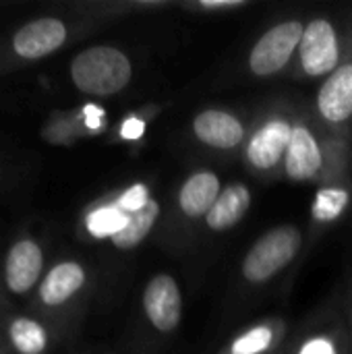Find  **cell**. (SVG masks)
I'll return each instance as SVG.
<instances>
[{
    "label": "cell",
    "mask_w": 352,
    "mask_h": 354,
    "mask_svg": "<svg viewBox=\"0 0 352 354\" xmlns=\"http://www.w3.org/2000/svg\"><path fill=\"white\" fill-rule=\"evenodd\" d=\"M133 66L124 52L112 46H93L77 54L71 62L75 87L89 95H112L127 87Z\"/></svg>",
    "instance_id": "cell-1"
},
{
    "label": "cell",
    "mask_w": 352,
    "mask_h": 354,
    "mask_svg": "<svg viewBox=\"0 0 352 354\" xmlns=\"http://www.w3.org/2000/svg\"><path fill=\"white\" fill-rule=\"evenodd\" d=\"M301 249V232L295 226H278L266 232L247 253L243 274L249 282H266L284 270Z\"/></svg>",
    "instance_id": "cell-2"
},
{
    "label": "cell",
    "mask_w": 352,
    "mask_h": 354,
    "mask_svg": "<svg viewBox=\"0 0 352 354\" xmlns=\"http://www.w3.org/2000/svg\"><path fill=\"white\" fill-rule=\"evenodd\" d=\"M305 27L301 21H284L259 37L249 56V66L257 77H268L282 71L295 50L301 46Z\"/></svg>",
    "instance_id": "cell-3"
},
{
    "label": "cell",
    "mask_w": 352,
    "mask_h": 354,
    "mask_svg": "<svg viewBox=\"0 0 352 354\" xmlns=\"http://www.w3.org/2000/svg\"><path fill=\"white\" fill-rule=\"evenodd\" d=\"M338 35L334 25L328 19H313L301 39V62L303 68L313 75L334 73L338 66Z\"/></svg>",
    "instance_id": "cell-4"
},
{
    "label": "cell",
    "mask_w": 352,
    "mask_h": 354,
    "mask_svg": "<svg viewBox=\"0 0 352 354\" xmlns=\"http://www.w3.org/2000/svg\"><path fill=\"white\" fill-rule=\"evenodd\" d=\"M143 307L151 326L160 332H172L180 324L183 299L172 276H154L143 292Z\"/></svg>",
    "instance_id": "cell-5"
},
{
    "label": "cell",
    "mask_w": 352,
    "mask_h": 354,
    "mask_svg": "<svg viewBox=\"0 0 352 354\" xmlns=\"http://www.w3.org/2000/svg\"><path fill=\"white\" fill-rule=\"evenodd\" d=\"M66 39V27L60 19L54 17H41L27 25H23L15 37L12 48L23 58H44L58 50Z\"/></svg>",
    "instance_id": "cell-6"
},
{
    "label": "cell",
    "mask_w": 352,
    "mask_h": 354,
    "mask_svg": "<svg viewBox=\"0 0 352 354\" xmlns=\"http://www.w3.org/2000/svg\"><path fill=\"white\" fill-rule=\"evenodd\" d=\"M293 137V127L284 118H274L266 122L249 141L247 145V158L255 168L268 170L280 162V158L286 153L288 143Z\"/></svg>",
    "instance_id": "cell-7"
},
{
    "label": "cell",
    "mask_w": 352,
    "mask_h": 354,
    "mask_svg": "<svg viewBox=\"0 0 352 354\" xmlns=\"http://www.w3.org/2000/svg\"><path fill=\"white\" fill-rule=\"evenodd\" d=\"M41 266H44V255L37 243L19 241L17 245H12V249L6 255V268H4L8 290L23 295L29 288H33V284L41 274Z\"/></svg>",
    "instance_id": "cell-8"
},
{
    "label": "cell",
    "mask_w": 352,
    "mask_h": 354,
    "mask_svg": "<svg viewBox=\"0 0 352 354\" xmlns=\"http://www.w3.org/2000/svg\"><path fill=\"white\" fill-rule=\"evenodd\" d=\"M193 131L199 141L218 149H232L241 145L245 129L241 120L222 110H205L195 116Z\"/></svg>",
    "instance_id": "cell-9"
},
{
    "label": "cell",
    "mask_w": 352,
    "mask_h": 354,
    "mask_svg": "<svg viewBox=\"0 0 352 354\" xmlns=\"http://www.w3.org/2000/svg\"><path fill=\"white\" fill-rule=\"evenodd\" d=\"M286 174L293 180H309L322 168V149L307 127H293V137L286 149Z\"/></svg>",
    "instance_id": "cell-10"
},
{
    "label": "cell",
    "mask_w": 352,
    "mask_h": 354,
    "mask_svg": "<svg viewBox=\"0 0 352 354\" xmlns=\"http://www.w3.org/2000/svg\"><path fill=\"white\" fill-rule=\"evenodd\" d=\"M319 112L332 120L342 122L352 116V64L338 66L319 89Z\"/></svg>",
    "instance_id": "cell-11"
},
{
    "label": "cell",
    "mask_w": 352,
    "mask_h": 354,
    "mask_svg": "<svg viewBox=\"0 0 352 354\" xmlns=\"http://www.w3.org/2000/svg\"><path fill=\"white\" fill-rule=\"evenodd\" d=\"M222 189L220 178L214 172H197L191 178L185 180L178 193V205L180 209L191 218L207 216L214 203L218 201Z\"/></svg>",
    "instance_id": "cell-12"
},
{
    "label": "cell",
    "mask_w": 352,
    "mask_h": 354,
    "mask_svg": "<svg viewBox=\"0 0 352 354\" xmlns=\"http://www.w3.org/2000/svg\"><path fill=\"white\" fill-rule=\"evenodd\" d=\"M83 282H85V272L79 263L75 261L58 263L44 278L39 286V299L50 307L62 305L83 286Z\"/></svg>",
    "instance_id": "cell-13"
},
{
    "label": "cell",
    "mask_w": 352,
    "mask_h": 354,
    "mask_svg": "<svg viewBox=\"0 0 352 354\" xmlns=\"http://www.w3.org/2000/svg\"><path fill=\"white\" fill-rule=\"evenodd\" d=\"M249 205H251V193H249V189L245 185H241V183L230 185V187H226L220 193L218 201L214 203V207L205 216V222L216 232L228 230L237 222H241V218L247 214Z\"/></svg>",
    "instance_id": "cell-14"
},
{
    "label": "cell",
    "mask_w": 352,
    "mask_h": 354,
    "mask_svg": "<svg viewBox=\"0 0 352 354\" xmlns=\"http://www.w3.org/2000/svg\"><path fill=\"white\" fill-rule=\"evenodd\" d=\"M158 216H160V205L151 199L143 209L131 214V216H129V224H127L116 236H112L114 247H118V249H122V251L135 249V247L149 234V230L154 228Z\"/></svg>",
    "instance_id": "cell-15"
},
{
    "label": "cell",
    "mask_w": 352,
    "mask_h": 354,
    "mask_svg": "<svg viewBox=\"0 0 352 354\" xmlns=\"http://www.w3.org/2000/svg\"><path fill=\"white\" fill-rule=\"evenodd\" d=\"M8 336L15 348L21 354H39L48 344L46 330L37 322L27 319V317L15 319L8 328Z\"/></svg>",
    "instance_id": "cell-16"
},
{
    "label": "cell",
    "mask_w": 352,
    "mask_h": 354,
    "mask_svg": "<svg viewBox=\"0 0 352 354\" xmlns=\"http://www.w3.org/2000/svg\"><path fill=\"white\" fill-rule=\"evenodd\" d=\"M129 224V214L118 209L116 205H106L87 216V230L95 239L116 236Z\"/></svg>",
    "instance_id": "cell-17"
},
{
    "label": "cell",
    "mask_w": 352,
    "mask_h": 354,
    "mask_svg": "<svg viewBox=\"0 0 352 354\" xmlns=\"http://www.w3.org/2000/svg\"><path fill=\"white\" fill-rule=\"evenodd\" d=\"M349 205V193L344 189H322L313 201V218L319 222L336 220Z\"/></svg>",
    "instance_id": "cell-18"
},
{
    "label": "cell",
    "mask_w": 352,
    "mask_h": 354,
    "mask_svg": "<svg viewBox=\"0 0 352 354\" xmlns=\"http://www.w3.org/2000/svg\"><path fill=\"white\" fill-rule=\"evenodd\" d=\"M272 344V330L270 328H253L245 336L232 342V354H259Z\"/></svg>",
    "instance_id": "cell-19"
},
{
    "label": "cell",
    "mask_w": 352,
    "mask_h": 354,
    "mask_svg": "<svg viewBox=\"0 0 352 354\" xmlns=\"http://www.w3.org/2000/svg\"><path fill=\"white\" fill-rule=\"evenodd\" d=\"M149 201H151V199H149V191H147V187H145V185H141V183H137V185H133L131 189H127V191L120 195V199L116 201V207L131 216V214H135V212L143 209Z\"/></svg>",
    "instance_id": "cell-20"
},
{
    "label": "cell",
    "mask_w": 352,
    "mask_h": 354,
    "mask_svg": "<svg viewBox=\"0 0 352 354\" xmlns=\"http://www.w3.org/2000/svg\"><path fill=\"white\" fill-rule=\"evenodd\" d=\"M145 133V122L137 116H131L122 122V129H120V135L122 139H129V141H135V139H141Z\"/></svg>",
    "instance_id": "cell-21"
},
{
    "label": "cell",
    "mask_w": 352,
    "mask_h": 354,
    "mask_svg": "<svg viewBox=\"0 0 352 354\" xmlns=\"http://www.w3.org/2000/svg\"><path fill=\"white\" fill-rule=\"evenodd\" d=\"M301 354H336V348L330 340L326 338H315V340H309Z\"/></svg>",
    "instance_id": "cell-22"
},
{
    "label": "cell",
    "mask_w": 352,
    "mask_h": 354,
    "mask_svg": "<svg viewBox=\"0 0 352 354\" xmlns=\"http://www.w3.org/2000/svg\"><path fill=\"white\" fill-rule=\"evenodd\" d=\"M83 116H85V124H87L91 131L100 129L102 122H104V110H102L100 106H93V104H87V106L83 108Z\"/></svg>",
    "instance_id": "cell-23"
},
{
    "label": "cell",
    "mask_w": 352,
    "mask_h": 354,
    "mask_svg": "<svg viewBox=\"0 0 352 354\" xmlns=\"http://www.w3.org/2000/svg\"><path fill=\"white\" fill-rule=\"evenodd\" d=\"M201 4L205 8H226V6H239L243 2L241 0H203Z\"/></svg>",
    "instance_id": "cell-24"
}]
</instances>
